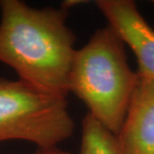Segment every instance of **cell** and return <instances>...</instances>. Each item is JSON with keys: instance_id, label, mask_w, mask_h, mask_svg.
<instances>
[{"instance_id": "6da1fadb", "label": "cell", "mask_w": 154, "mask_h": 154, "mask_svg": "<svg viewBox=\"0 0 154 154\" xmlns=\"http://www.w3.org/2000/svg\"><path fill=\"white\" fill-rule=\"evenodd\" d=\"M65 7L33 8L21 0L0 1V62L18 79L66 98L76 49Z\"/></svg>"}, {"instance_id": "7a4b0ae2", "label": "cell", "mask_w": 154, "mask_h": 154, "mask_svg": "<svg viewBox=\"0 0 154 154\" xmlns=\"http://www.w3.org/2000/svg\"><path fill=\"white\" fill-rule=\"evenodd\" d=\"M138 79V72L128 65L124 42L107 25L76 49L68 88L85 104L88 114L117 135Z\"/></svg>"}, {"instance_id": "3957f363", "label": "cell", "mask_w": 154, "mask_h": 154, "mask_svg": "<svg viewBox=\"0 0 154 154\" xmlns=\"http://www.w3.org/2000/svg\"><path fill=\"white\" fill-rule=\"evenodd\" d=\"M74 129L66 98L22 80L0 78V142L22 140L38 149L54 148Z\"/></svg>"}, {"instance_id": "277c9868", "label": "cell", "mask_w": 154, "mask_h": 154, "mask_svg": "<svg viewBox=\"0 0 154 154\" xmlns=\"http://www.w3.org/2000/svg\"><path fill=\"white\" fill-rule=\"evenodd\" d=\"M110 28L133 51L138 74L154 80V30L132 0H97Z\"/></svg>"}, {"instance_id": "5b68a950", "label": "cell", "mask_w": 154, "mask_h": 154, "mask_svg": "<svg viewBox=\"0 0 154 154\" xmlns=\"http://www.w3.org/2000/svg\"><path fill=\"white\" fill-rule=\"evenodd\" d=\"M116 136L123 154H154V80L139 75Z\"/></svg>"}, {"instance_id": "8992f818", "label": "cell", "mask_w": 154, "mask_h": 154, "mask_svg": "<svg viewBox=\"0 0 154 154\" xmlns=\"http://www.w3.org/2000/svg\"><path fill=\"white\" fill-rule=\"evenodd\" d=\"M79 154H123L115 134L90 114L82 120Z\"/></svg>"}, {"instance_id": "52a82bcc", "label": "cell", "mask_w": 154, "mask_h": 154, "mask_svg": "<svg viewBox=\"0 0 154 154\" xmlns=\"http://www.w3.org/2000/svg\"><path fill=\"white\" fill-rule=\"evenodd\" d=\"M32 154H70L68 151L63 149H60L59 147H54V148L48 149H38L37 151Z\"/></svg>"}]
</instances>
